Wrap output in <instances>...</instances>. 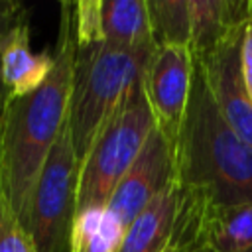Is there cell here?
<instances>
[{"label":"cell","mask_w":252,"mask_h":252,"mask_svg":"<svg viewBox=\"0 0 252 252\" xmlns=\"http://www.w3.org/2000/svg\"><path fill=\"white\" fill-rule=\"evenodd\" d=\"M75 49L73 4L61 2L55 63L49 77L33 93L10 98L0 122V187L18 220H22L43 163L69 118Z\"/></svg>","instance_id":"1"},{"label":"cell","mask_w":252,"mask_h":252,"mask_svg":"<svg viewBox=\"0 0 252 252\" xmlns=\"http://www.w3.org/2000/svg\"><path fill=\"white\" fill-rule=\"evenodd\" d=\"M173 169L187 211L252 203V146L222 118L197 63L187 114L173 144Z\"/></svg>","instance_id":"2"},{"label":"cell","mask_w":252,"mask_h":252,"mask_svg":"<svg viewBox=\"0 0 252 252\" xmlns=\"http://www.w3.org/2000/svg\"><path fill=\"white\" fill-rule=\"evenodd\" d=\"M154 47L156 43L124 51L104 41H77L67 124L79 167L106 118L144 71Z\"/></svg>","instance_id":"3"},{"label":"cell","mask_w":252,"mask_h":252,"mask_svg":"<svg viewBox=\"0 0 252 252\" xmlns=\"http://www.w3.org/2000/svg\"><path fill=\"white\" fill-rule=\"evenodd\" d=\"M142 73L124 93L114 112L106 118L79 167L75 215L91 207L108 205L114 187L134 163L156 128Z\"/></svg>","instance_id":"4"},{"label":"cell","mask_w":252,"mask_h":252,"mask_svg":"<svg viewBox=\"0 0 252 252\" xmlns=\"http://www.w3.org/2000/svg\"><path fill=\"white\" fill-rule=\"evenodd\" d=\"M79 161L71 130L65 124L32 189L20 220L35 252H67L69 230L77 209Z\"/></svg>","instance_id":"5"},{"label":"cell","mask_w":252,"mask_h":252,"mask_svg":"<svg viewBox=\"0 0 252 252\" xmlns=\"http://www.w3.org/2000/svg\"><path fill=\"white\" fill-rule=\"evenodd\" d=\"M195 75V59L189 47L156 45L142 73L146 98L156 128L173 146L183 126Z\"/></svg>","instance_id":"6"},{"label":"cell","mask_w":252,"mask_h":252,"mask_svg":"<svg viewBox=\"0 0 252 252\" xmlns=\"http://www.w3.org/2000/svg\"><path fill=\"white\" fill-rule=\"evenodd\" d=\"M246 26L234 28L207 57L195 61L203 71L219 112L228 126L252 146V98L242 73V43Z\"/></svg>","instance_id":"7"},{"label":"cell","mask_w":252,"mask_h":252,"mask_svg":"<svg viewBox=\"0 0 252 252\" xmlns=\"http://www.w3.org/2000/svg\"><path fill=\"white\" fill-rule=\"evenodd\" d=\"M173 179V146L154 128L142 152L114 187L106 207L126 230L134 217Z\"/></svg>","instance_id":"8"},{"label":"cell","mask_w":252,"mask_h":252,"mask_svg":"<svg viewBox=\"0 0 252 252\" xmlns=\"http://www.w3.org/2000/svg\"><path fill=\"white\" fill-rule=\"evenodd\" d=\"M175 240L203 252H252V203L201 211L181 207Z\"/></svg>","instance_id":"9"},{"label":"cell","mask_w":252,"mask_h":252,"mask_svg":"<svg viewBox=\"0 0 252 252\" xmlns=\"http://www.w3.org/2000/svg\"><path fill=\"white\" fill-rule=\"evenodd\" d=\"M53 63V51H32L28 16L18 20L2 43V83L8 100L26 96L41 87L49 77Z\"/></svg>","instance_id":"10"},{"label":"cell","mask_w":252,"mask_h":252,"mask_svg":"<svg viewBox=\"0 0 252 252\" xmlns=\"http://www.w3.org/2000/svg\"><path fill=\"white\" fill-rule=\"evenodd\" d=\"M181 197L175 179L126 226L118 252H159L175 240Z\"/></svg>","instance_id":"11"},{"label":"cell","mask_w":252,"mask_h":252,"mask_svg":"<svg viewBox=\"0 0 252 252\" xmlns=\"http://www.w3.org/2000/svg\"><path fill=\"white\" fill-rule=\"evenodd\" d=\"M193 59L207 57L234 28L250 22V0H189Z\"/></svg>","instance_id":"12"},{"label":"cell","mask_w":252,"mask_h":252,"mask_svg":"<svg viewBox=\"0 0 252 252\" xmlns=\"http://www.w3.org/2000/svg\"><path fill=\"white\" fill-rule=\"evenodd\" d=\"M100 37L108 47L134 51L154 43L146 0H100Z\"/></svg>","instance_id":"13"},{"label":"cell","mask_w":252,"mask_h":252,"mask_svg":"<svg viewBox=\"0 0 252 252\" xmlns=\"http://www.w3.org/2000/svg\"><path fill=\"white\" fill-rule=\"evenodd\" d=\"M124 226L108 207H91L73 217L67 252H118Z\"/></svg>","instance_id":"14"},{"label":"cell","mask_w":252,"mask_h":252,"mask_svg":"<svg viewBox=\"0 0 252 252\" xmlns=\"http://www.w3.org/2000/svg\"><path fill=\"white\" fill-rule=\"evenodd\" d=\"M156 45L191 43V12L189 0H146Z\"/></svg>","instance_id":"15"},{"label":"cell","mask_w":252,"mask_h":252,"mask_svg":"<svg viewBox=\"0 0 252 252\" xmlns=\"http://www.w3.org/2000/svg\"><path fill=\"white\" fill-rule=\"evenodd\" d=\"M0 252H35L30 236L14 217L0 191Z\"/></svg>","instance_id":"16"},{"label":"cell","mask_w":252,"mask_h":252,"mask_svg":"<svg viewBox=\"0 0 252 252\" xmlns=\"http://www.w3.org/2000/svg\"><path fill=\"white\" fill-rule=\"evenodd\" d=\"M24 16H28V10L24 4L12 2V0H0V122H2V116L6 110V102H8L6 89L2 83V43H4L6 33L12 30V26L18 20H22Z\"/></svg>","instance_id":"17"},{"label":"cell","mask_w":252,"mask_h":252,"mask_svg":"<svg viewBox=\"0 0 252 252\" xmlns=\"http://www.w3.org/2000/svg\"><path fill=\"white\" fill-rule=\"evenodd\" d=\"M242 73H244V83H246L248 94L252 98V20L246 26L244 43H242Z\"/></svg>","instance_id":"18"},{"label":"cell","mask_w":252,"mask_h":252,"mask_svg":"<svg viewBox=\"0 0 252 252\" xmlns=\"http://www.w3.org/2000/svg\"><path fill=\"white\" fill-rule=\"evenodd\" d=\"M179 248H181V246H179V242H177V240H173V242H169V244H167L163 250H159V252H179Z\"/></svg>","instance_id":"19"},{"label":"cell","mask_w":252,"mask_h":252,"mask_svg":"<svg viewBox=\"0 0 252 252\" xmlns=\"http://www.w3.org/2000/svg\"><path fill=\"white\" fill-rule=\"evenodd\" d=\"M179 252H203V250H197V248H179Z\"/></svg>","instance_id":"20"},{"label":"cell","mask_w":252,"mask_h":252,"mask_svg":"<svg viewBox=\"0 0 252 252\" xmlns=\"http://www.w3.org/2000/svg\"><path fill=\"white\" fill-rule=\"evenodd\" d=\"M250 20H252V0H250Z\"/></svg>","instance_id":"21"},{"label":"cell","mask_w":252,"mask_h":252,"mask_svg":"<svg viewBox=\"0 0 252 252\" xmlns=\"http://www.w3.org/2000/svg\"><path fill=\"white\" fill-rule=\"evenodd\" d=\"M0 191H2V187H0Z\"/></svg>","instance_id":"22"}]
</instances>
